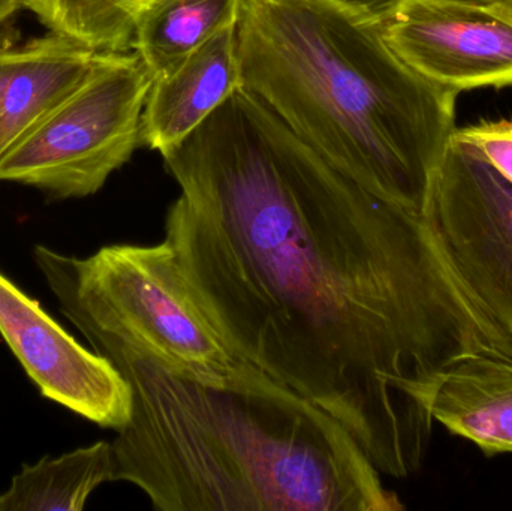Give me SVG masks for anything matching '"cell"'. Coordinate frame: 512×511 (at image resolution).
Segmentation results:
<instances>
[{
  "label": "cell",
  "instance_id": "obj_1",
  "mask_svg": "<svg viewBox=\"0 0 512 511\" xmlns=\"http://www.w3.org/2000/svg\"><path fill=\"white\" fill-rule=\"evenodd\" d=\"M162 158L180 188L164 240L225 342L334 417L379 473H417L430 378L512 360L424 216L340 173L245 89Z\"/></svg>",
  "mask_w": 512,
  "mask_h": 511
},
{
  "label": "cell",
  "instance_id": "obj_2",
  "mask_svg": "<svg viewBox=\"0 0 512 511\" xmlns=\"http://www.w3.org/2000/svg\"><path fill=\"white\" fill-rule=\"evenodd\" d=\"M60 311L131 386V419L111 443L113 482L137 486L153 509L403 510L352 435L292 390L185 380L75 309Z\"/></svg>",
  "mask_w": 512,
  "mask_h": 511
},
{
  "label": "cell",
  "instance_id": "obj_3",
  "mask_svg": "<svg viewBox=\"0 0 512 511\" xmlns=\"http://www.w3.org/2000/svg\"><path fill=\"white\" fill-rule=\"evenodd\" d=\"M242 83L328 164L423 215L459 93L430 83L381 21L340 0H242Z\"/></svg>",
  "mask_w": 512,
  "mask_h": 511
},
{
  "label": "cell",
  "instance_id": "obj_4",
  "mask_svg": "<svg viewBox=\"0 0 512 511\" xmlns=\"http://www.w3.org/2000/svg\"><path fill=\"white\" fill-rule=\"evenodd\" d=\"M60 308H71L185 380L218 389H279L240 356L195 302L167 242L108 245L87 258L36 246Z\"/></svg>",
  "mask_w": 512,
  "mask_h": 511
},
{
  "label": "cell",
  "instance_id": "obj_5",
  "mask_svg": "<svg viewBox=\"0 0 512 511\" xmlns=\"http://www.w3.org/2000/svg\"><path fill=\"white\" fill-rule=\"evenodd\" d=\"M152 77L135 53L102 51L83 84L0 162V180L56 198L96 194L141 143Z\"/></svg>",
  "mask_w": 512,
  "mask_h": 511
},
{
  "label": "cell",
  "instance_id": "obj_6",
  "mask_svg": "<svg viewBox=\"0 0 512 511\" xmlns=\"http://www.w3.org/2000/svg\"><path fill=\"white\" fill-rule=\"evenodd\" d=\"M424 219L457 278L512 342V183L451 137Z\"/></svg>",
  "mask_w": 512,
  "mask_h": 511
},
{
  "label": "cell",
  "instance_id": "obj_7",
  "mask_svg": "<svg viewBox=\"0 0 512 511\" xmlns=\"http://www.w3.org/2000/svg\"><path fill=\"white\" fill-rule=\"evenodd\" d=\"M391 50L421 77L460 93L512 86V23L460 0H400L381 18Z\"/></svg>",
  "mask_w": 512,
  "mask_h": 511
},
{
  "label": "cell",
  "instance_id": "obj_8",
  "mask_svg": "<svg viewBox=\"0 0 512 511\" xmlns=\"http://www.w3.org/2000/svg\"><path fill=\"white\" fill-rule=\"evenodd\" d=\"M0 335L44 398L116 432L131 419V386L113 363L84 348L2 272Z\"/></svg>",
  "mask_w": 512,
  "mask_h": 511
},
{
  "label": "cell",
  "instance_id": "obj_9",
  "mask_svg": "<svg viewBox=\"0 0 512 511\" xmlns=\"http://www.w3.org/2000/svg\"><path fill=\"white\" fill-rule=\"evenodd\" d=\"M101 53L51 30L0 48V162L86 81Z\"/></svg>",
  "mask_w": 512,
  "mask_h": 511
},
{
  "label": "cell",
  "instance_id": "obj_10",
  "mask_svg": "<svg viewBox=\"0 0 512 511\" xmlns=\"http://www.w3.org/2000/svg\"><path fill=\"white\" fill-rule=\"evenodd\" d=\"M236 26L221 30L170 74L152 81L141 117V143L162 155L243 89Z\"/></svg>",
  "mask_w": 512,
  "mask_h": 511
},
{
  "label": "cell",
  "instance_id": "obj_11",
  "mask_svg": "<svg viewBox=\"0 0 512 511\" xmlns=\"http://www.w3.org/2000/svg\"><path fill=\"white\" fill-rule=\"evenodd\" d=\"M423 404L433 422L486 455H512V360H459L430 378Z\"/></svg>",
  "mask_w": 512,
  "mask_h": 511
},
{
  "label": "cell",
  "instance_id": "obj_12",
  "mask_svg": "<svg viewBox=\"0 0 512 511\" xmlns=\"http://www.w3.org/2000/svg\"><path fill=\"white\" fill-rule=\"evenodd\" d=\"M242 0H156L135 29L132 50L152 80L165 77L239 20Z\"/></svg>",
  "mask_w": 512,
  "mask_h": 511
},
{
  "label": "cell",
  "instance_id": "obj_13",
  "mask_svg": "<svg viewBox=\"0 0 512 511\" xmlns=\"http://www.w3.org/2000/svg\"><path fill=\"white\" fill-rule=\"evenodd\" d=\"M113 473L108 441L23 465L0 494V511H81L99 486L113 482Z\"/></svg>",
  "mask_w": 512,
  "mask_h": 511
},
{
  "label": "cell",
  "instance_id": "obj_14",
  "mask_svg": "<svg viewBox=\"0 0 512 511\" xmlns=\"http://www.w3.org/2000/svg\"><path fill=\"white\" fill-rule=\"evenodd\" d=\"M156 0H26L51 30L95 51L132 50L135 29Z\"/></svg>",
  "mask_w": 512,
  "mask_h": 511
},
{
  "label": "cell",
  "instance_id": "obj_15",
  "mask_svg": "<svg viewBox=\"0 0 512 511\" xmlns=\"http://www.w3.org/2000/svg\"><path fill=\"white\" fill-rule=\"evenodd\" d=\"M453 137L477 147L481 155L512 183V119L456 128Z\"/></svg>",
  "mask_w": 512,
  "mask_h": 511
},
{
  "label": "cell",
  "instance_id": "obj_16",
  "mask_svg": "<svg viewBox=\"0 0 512 511\" xmlns=\"http://www.w3.org/2000/svg\"><path fill=\"white\" fill-rule=\"evenodd\" d=\"M340 2L346 3L364 14H369L376 20H381L400 0H340Z\"/></svg>",
  "mask_w": 512,
  "mask_h": 511
},
{
  "label": "cell",
  "instance_id": "obj_17",
  "mask_svg": "<svg viewBox=\"0 0 512 511\" xmlns=\"http://www.w3.org/2000/svg\"><path fill=\"white\" fill-rule=\"evenodd\" d=\"M460 2L483 6V8L507 18L512 23V0H460Z\"/></svg>",
  "mask_w": 512,
  "mask_h": 511
},
{
  "label": "cell",
  "instance_id": "obj_18",
  "mask_svg": "<svg viewBox=\"0 0 512 511\" xmlns=\"http://www.w3.org/2000/svg\"><path fill=\"white\" fill-rule=\"evenodd\" d=\"M21 8H26V0H0V26L14 17Z\"/></svg>",
  "mask_w": 512,
  "mask_h": 511
}]
</instances>
